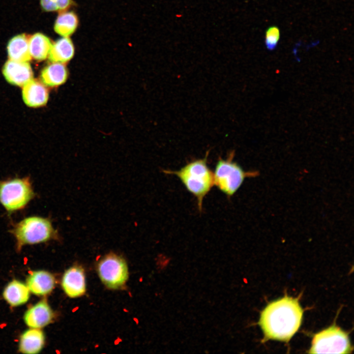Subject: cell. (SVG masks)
<instances>
[{"label": "cell", "mask_w": 354, "mask_h": 354, "mask_svg": "<svg viewBox=\"0 0 354 354\" xmlns=\"http://www.w3.org/2000/svg\"><path fill=\"white\" fill-rule=\"evenodd\" d=\"M78 24V17L75 12L66 11L61 12L56 20L54 30L63 37H68L75 31Z\"/></svg>", "instance_id": "cell-19"}, {"label": "cell", "mask_w": 354, "mask_h": 354, "mask_svg": "<svg viewBox=\"0 0 354 354\" xmlns=\"http://www.w3.org/2000/svg\"><path fill=\"white\" fill-rule=\"evenodd\" d=\"M207 155L206 153L205 158L193 160L178 171H164L166 174L175 175L180 180L196 198L200 211L205 197L214 185L213 173L207 164Z\"/></svg>", "instance_id": "cell-2"}, {"label": "cell", "mask_w": 354, "mask_h": 354, "mask_svg": "<svg viewBox=\"0 0 354 354\" xmlns=\"http://www.w3.org/2000/svg\"><path fill=\"white\" fill-rule=\"evenodd\" d=\"M55 285L54 276L44 270L32 272L27 280V286L30 291L37 295L49 294L54 288Z\"/></svg>", "instance_id": "cell-12"}, {"label": "cell", "mask_w": 354, "mask_h": 354, "mask_svg": "<svg viewBox=\"0 0 354 354\" xmlns=\"http://www.w3.org/2000/svg\"><path fill=\"white\" fill-rule=\"evenodd\" d=\"M303 313L298 298L285 295L269 303L261 312L259 322L264 339L288 342L299 329Z\"/></svg>", "instance_id": "cell-1"}, {"label": "cell", "mask_w": 354, "mask_h": 354, "mask_svg": "<svg viewBox=\"0 0 354 354\" xmlns=\"http://www.w3.org/2000/svg\"><path fill=\"white\" fill-rule=\"evenodd\" d=\"M280 38V30L276 26L268 28L266 32L265 44L269 50H273L276 47Z\"/></svg>", "instance_id": "cell-20"}, {"label": "cell", "mask_w": 354, "mask_h": 354, "mask_svg": "<svg viewBox=\"0 0 354 354\" xmlns=\"http://www.w3.org/2000/svg\"><path fill=\"white\" fill-rule=\"evenodd\" d=\"M74 52L72 40L68 37H63L52 44L48 59L52 62L64 63L72 59Z\"/></svg>", "instance_id": "cell-16"}, {"label": "cell", "mask_w": 354, "mask_h": 354, "mask_svg": "<svg viewBox=\"0 0 354 354\" xmlns=\"http://www.w3.org/2000/svg\"><path fill=\"white\" fill-rule=\"evenodd\" d=\"M4 299L12 306L25 303L30 297V290L26 285L14 280L5 287L3 293Z\"/></svg>", "instance_id": "cell-17"}, {"label": "cell", "mask_w": 354, "mask_h": 354, "mask_svg": "<svg viewBox=\"0 0 354 354\" xmlns=\"http://www.w3.org/2000/svg\"><path fill=\"white\" fill-rule=\"evenodd\" d=\"M3 74L10 84L22 87L32 79L33 72L28 62H20L9 59L4 64Z\"/></svg>", "instance_id": "cell-9"}, {"label": "cell", "mask_w": 354, "mask_h": 354, "mask_svg": "<svg viewBox=\"0 0 354 354\" xmlns=\"http://www.w3.org/2000/svg\"><path fill=\"white\" fill-rule=\"evenodd\" d=\"M52 43L50 38L37 32L29 36V45L31 58L38 61L45 59L49 54Z\"/></svg>", "instance_id": "cell-18"}, {"label": "cell", "mask_w": 354, "mask_h": 354, "mask_svg": "<svg viewBox=\"0 0 354 354\" xmlns=\"http://www.w3.org/2000/svg\"><path fill=\"white\" fill-rule=\"evenodd\" d=\"M22 97L27 105L39 107L47 103L49 93L44 84L32 79L23 86Z\"/></svg>", "instance_id": "cell-11"}, {"label": "cell", "mask_w": 354, "mask_h": 354, "mask_svg": "<svg viewBox=\"0 0 354 354\" xmlns=\"http://www.w3.org/2000/svg\"><path fill=\"white\" fill-rule=\"evenodd\" d=\"M58 0H40V5L42 9L47 12L58 11Z\"/></svg>", "instance_id": "cell-21"}, {"label": "cell", "mask_w": 354, "mask_h": 354, "mask_svg": "<svg viewBox=\"0 0 354 354\" xmlns=\"http://www.w3.org/2000/svg\"><path fill=\"white\" fill-rule=\"evenodd\" d=\"M29 36L23 33L12 37L8 42L7 50L10 59L28 62L31 59L29 45Z\"/></svg>", "instance_id": "cell-14"}, {"label": "cell", "mask_w": 354, "mask_h": 354, "mask_svg": "<svg viewBox=\"0 0 354 354\" xmlns=\"http://www.w3.org/2000/svg\"><path fill=\"white\" fill-rule=\"evenodd\" d=\"M352 350L348 335L333 325L316 334L309 354H349Z\"/></svg>", "instance_id": "cell-6"}, {"label": "cell", "mask_w": 354, "mask_h": 354, "mask_svg": "<svg viewBox=\"0 0 354 354\" xmlns=\"http://www.w3.org/2000/svg\"><path fill=\"white\" fill-rule=\"evenodd\" d=\"M67 69L62 63L52 62L45 67L41 72L40 78L45 86L58 87L67 80Z\"/></svg>", "instance_id": "cell-15"}, {"label": "cell", "mask_w": 354, "mask_h": 354, "mask_svg": "<svg viewBox=\"0 0 354 354\" xmlns=\"http://www.w3.org/2000/svg\"><path fill=\"white\" fill-rule=\"evenodd\" d=\"M54 316V313L46 300H42L27 311L24 319L29 327L41 328L49 324Z\"/></svg>", "instance_id": "cell-10"}, {"label": "cell", "mask_w": 354, "mask_h": 354, "mask_svg": "<svg viewBox=\"0 0 354 354\" xmlns=\"http://www.w3.org/2000/svg\"><path fill=\"white\" fill-rule=\"evenodd\" d=\"M45 336L40 328H31L25 331L21 336L19 351L27 354L39 353L44 345Z\"/></svg>", "instance_id": "cell-13"}, {"label": "cell", "mask_w": 354, "mask_h": 354, "mask_svg": "<svg viewBox=\"0 0 354 354\" xmlns=\"http://www.w3.org/2000/svg\"><path fill=\"white\" fill-rule=\"evenodd\" d=\"M35 196L29 177L0 180V204L8 213L24 209Z\"/></svg>", "instance_id": "cell-4"}, {"label": "cell", "mask_w": 354, "mask_h": 354, "mask_svg": "<svg viewBox=\"0 0 354 354\" xmlns=\"http://www.w3.org/2000/svg\"><path fill=\"white\" fill-rule=\"evenodd\" d=\"M97 272L102 283L108 288H122L128 278V266L125 260L114 253H109L98 263Z\"/></svg>", "instance_id": "cell-7"}, {"label": "cell", "mask_w": 354, "mask_h": 354, "mask_svg": "<svg viewBox=\"0 0 354 354\" xmlns=\"http://www.w3.org/2000/svg\"><path fill=\"white\" fill-rule=\"evenodd\" d=\"M10 233L16 240L17 249L23 246L44 243L59 239L57 230L49 218L32 215L13 224Z\"/></svg>", "instance_id": "cell-3"}, {"label": "cell", "mask_w": 354, "mask_h": 354, "mask_svg": "<svg viewBox=\"0 0 354 354\" xmlns=\"http://www.w3.org/2000/svg\"><path fill=\"white\" fill-rule=\"evenodd\" d=\"M61 285L63 291L70 297L76 298L83 295L86 291L84 269L76 266L69 268L63 274Z\"/></svg>", "instance_id": "cell-8"}, {"label": "cell", "mask_w": 354, "mask_h": 354, "mask_svg": "<svg viewBox=\"0 0 354 354\" xmlns=\"http://www.w3.org/2000/svg\"><path fill=\"white\" fill-rule=\"evenodd\" d=\"M234 152L226 159L218 160L213 173L214 185L222 192L230 197L233 196L249 177H255L256 171H245L237 163L233 161Z\"/></svg>", "instance_id": "cell-5"}]
</instances>
